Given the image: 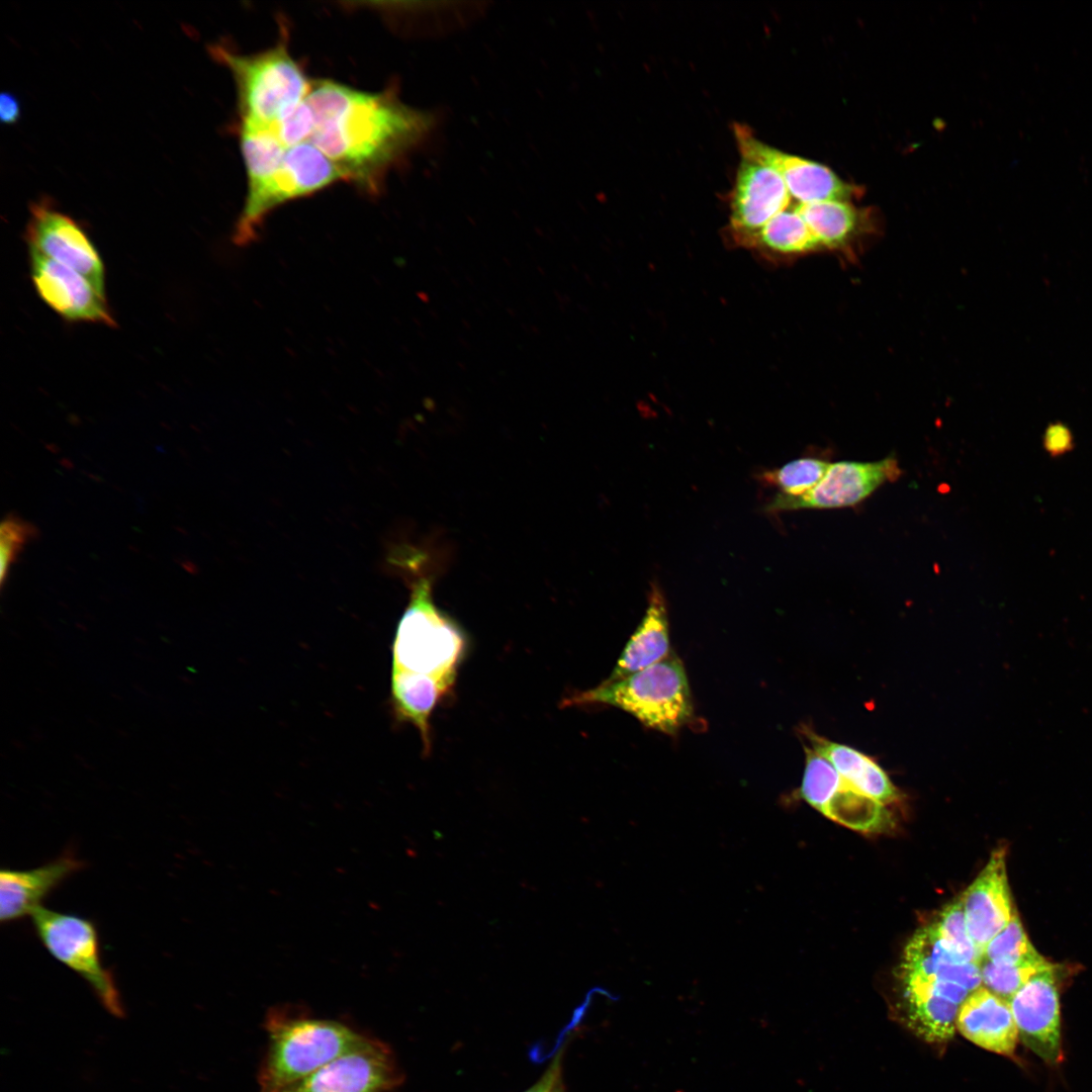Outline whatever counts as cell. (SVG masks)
I'll return each instance as SVG.
<instances>
[{
    "mask_svg": "<svg viewBox=\"0 0 1092 1092\" xmlns=\"http://www.w3.org/2000/svg\"><path fill=\"white\" fill-rule=\"evenodd\" d=\"M314 117L309 143L349 181L377 189L383 173L430 131V114L391 91L368 92L333 80H316L306 96Z\"/></svg>",
    "mask_w": 1092,
    "mask_h": 1092,
    "instance_id": "6da1fadb",
    "label": "cell"
},
{
    "mask_svg": "<svg viewBox=\"0 0 1092 1092\" xmlns=\"http://www.w3.org/2000/svg\"><path fill=\"white\" fill-rule=\"evenodd\" d=\"M264 1027L267 1048L258 1073L261 1092L304 1078L366 1037L341 1021L284 1007L270 1010Z\"/></svg>",
    "mask_w": 1092,
    "mask_h": 1092,
    "instance_id": "7a4b0ae2",
    "label": "cell"
},
{
    "mask_svg": "<svg viewBox=\"0 0 1092 1092\" xmlns=\"http://www.w3.org/2000/svg\"><path fill=\"white\" fill-rule=\"evenodd\" d=\"M564 704L613 706L631 714L644 726L669 735H676L694 718L686 669L680 659L670 654L625 678L603 681Z\"/></svg>",
    "mask_w": 1092,
    "mask_h": 1092,
    "instance_id": "3957f363",
    "label": "cell"
},
{
    "mask_svg": "<svg viewBox=\"0 0 1092 1092\" xmlns=\"http://www.w3.org/2000/svg\"><path fill=\"white\" fill-rule=\"evenodd\" d=\"M210 53L234 76L241 124L269 127L305 100L310 91L312 82L283 41L252 55H240L219 44L212 46Z\"/></svg>",
    "mask_w": 1092,
    "mask_h": 1092,
    "instance_id": "277c9868",
    "label": "cell"
},
{
    "mask_svg": "<svg viewBox=\"0 0 1092 1092\" xmlns=\"http://www.w3.org/2000/svg\"><path fill=\"white\" fill-rule=\"evenodd\" d=\"M431 583L421 575L412 581L410 603L392 643V668L432 675L453 686L466 638L434 604Z\"/></svg>",
    "mask_w": 1092,
    "mask_h": 1092,
    "instance_id": "5b68a950",
    "label": "cell"
},
{
    "mask_svg": "<svg viewBox=\"0 0 1092 1092\" xmlns=\"http://www.w3.org/2000/svg\"><path fill=\"white\" fill-rule=\"evenodd\" d=\"M347 175L309 142L288 148L278 169L260 186L247 191L233 242L246 246L259 234L266 216L288 201L313 194Z\"/></svg>",
    "mask_w": 1092,
    "mask_h": 1092,
    "instance_id": "8992f818",
    "label": "cell"
},
{
    "mask_svg": "<svg viewBox=\"0 0 1092 1092\" xmlns=\"http://www.w3.org/2000/svg\"><path fill=\"white\" fill-rule=\"evenodd\" d=\"M30 917L34 932L48 952L81 977L106 1011L123 1016L124 1007L114 976L101 959L96 924L86 917L42 906Z\"/></svg>",
    "mask_w": 1092,
    "mask_h": 1092,
    "instance_id": "52a82bcc",
    "label": "cell"
},
{
    "mask_svg": "<svg viewBox=\"0 0 1092 1092\" xmlns=\"http://www.w3.org/2000/svg\"><path fill=\"white\" fill-rule=\"evenodd\" d=\"M403 1081V1071L390 1046L366 1035L311 1074L272 1092H391Z\"/></svg>",
    "mask_w": 1092,
    "mask_h": 1092,
    "instance_id": "ba28073f",
    "label": "cell"
},
{
    "mask_svg": "<svg viewBox=\"0 0 1092 1092\" xmlns=\"http://www.w3.org/2000/svg\"><path fill=\"white\" fill-rule=\"evenodd\" d=\"M25 241L28 251L78 271L105 291V268L96 247L82 226L50 199L31 203Z\"/></svg>",
    "mask_w": 1092,
    "mask_h": 1092,
    "instance_id": "9c48e42d",
    "label": "cell"
},
{
    "mask_svg": "<svg viewBox=\"0 0 1092 1092\" xmlns=\"http://www.w3.org/2000/svg\"><path fill=\"white\" fill-rule=\"evenodd\" d=\"M901 473L898 460L888 456L875 462L838 461L830 463L822 479L802 495L779 493L766 506L768 512L803 509H837L859 504L882 484Z\"/></svg>",
    "mask_w": 1092,
    "mask_h": 1092,
    "instance_id": "30bf717a",
    "label": "cell"
},
{
    "mask_svg": "<svg viewBox=\"0 0 1092 1092\" xmlns=\"http://www.w3.org/2000/svg\"><path fill=\"white\" fill-rule=\"evenodd\" d=\"M1057 972H1037L1009 1000L1019 1039L1049 1065L1063 1059Z\"/></svg>",
    "mask_w": 1092,
    "mask_h": 1092,
    "instance_id": "8fae6325",
    "label": "cell"
},
{
    "mask_svg": "<svg viewBox=\"0 0 1092 1092\" xmlns=\"http://www.w3.org/2000/svg\"><path fill=\"white\" fill-rule=\"evenodd\" d=\"M28 253L33 287L49 307L68 322L116 326L105 291L93 281L34 251Z\"/></svg>",
    "mask_w": 1092,
    "mask_h": 1092,
    "instance_id": "7c38bea8",
    "label": "cell"
},
{
    "mask_svg": "<svg viewBox=\"0 0 1092 1092\" xmlns=\"http://www.w3.org/2000/svg\"><path fill=\"white\" fill-rule=\"evenodd\" d=\"M734 132L741 157L778 171L798 203L844 201L850 195L851 187L829 168L765 145L745 125L735 124Z\"/></svg>",
    "mask_w": 1092,
    "mask_h": 1092,
    "instance_id": "4fadbf2b",
    "label": "cell"
},
{
    "mask_svg": "<svg viewBox=\"0 0 1092 1092\" xmlns=\"http://www.w3.org/2000/svg\"><path fill=\"white\" fill-rule=\"evenodd\" d=\"M793 199L778 171L742 158L731 198L735 235L750 243L771 218L791 206Z\"/></svg>",
    "mask_w": 1092,
    "mask_h": 1092,
    "instance_id": "5bb4252c",
    "label": "cell"
},
{
    "mask_svg": "<svg viewBox=\"0 0 1092 1092\" xmlns=\"http://www.w3.org/2000/svg\"><path fill=\"white\" fill-rule=\"evenodd\" d=\"M969 934L981 957L990 940L1010 921L1015 908L1006 872V849L994 850L963 895Z\"/></svg>",
    "mask_w": 1092,
    "mask_h": 1092,
    "instance_id": "9a60e30c",
    "label": "cell"
},
{
    "mask_svg": "<svg viewBox=\"0 0 1092 1092\" xmlns=\"http://www.w3.org/2000/svg\"><path fill=\"white\" fill-rule=\"evenodd\" d=\"M85 867L72 850L32 869L0 871V921L10 923L41 907L42 901Z\"/></svg>",
    "mask_w": 1092,
    "mask_h": 1092,
    "instance_id": "2e32d148",
    "label": "cell"
},
{
    "mask_svg": "<svg viewBox=\"0 0 1092 1092\" xmlns=\"http://www.w3.org/2000/svg\"><path fill=\"white\" fill-rule=\"evenodd\" d=\"M956 1027L973 1043L1003 1056H1011L1019 1039L1009 1001L985 986L962 1003Z\"/></svg>",
    "mask_w": 1092,
    "mask_h": 1092,
    "instance_id": "e0dca14e",
    "label": "cell"
},
{
    "mask_svg": "<svg viewBox=\"0 0 1092 1092\" xmlns=\"http://www.w3.org/2000/svg\"><path fill=\"white\" fill-rule=\"evenodd\" d=\"M667 615L662 592L656 584H652L645 615L626 644L617 665L605 681L625 678L663 660L670 654Z\"/></svg>",
    "mask_w": 1092,
    "mask_h": 1092,
    "instance_id": "ac0fdd59",
    "label": "cell"
},
{
    "mask_svg": "<svg viewBox=\"0 0 1092 1092\" xmlns=\"http://www.w3.org/2000/svg\"><path fill=\"white\" fill-rule=\"evenodd\" d=\"M810 747L825 757L857 792L886 805L899 799L887 772L870 756L845 744L807 732Z\"/></svg>",
    "mask_w": 1092,
    "mask_h": 1092,
    "instance_id": "d6986e66",
    "label": "cell"
},
{
    "mask_svg": "<svg viewBox=\"0 0 1092 1092\" xmlns=\"http://www.w3.org/2000/svg\"><path fill=\"white\" fill-rule=\"evenodd\" d=\"M453 686L432 675L391 670V703L397 720L412 723L420 732L423 751L431 750V715Z\"/></svg>",
    "mask_w": 1092,
    "mask_h": 1092,
    "instance_id": "ffe728a7",
    "label": "cell"
},
{
    "mask_svg": "<svg viewBox=\"0 0 1092 1092\" xmlns=\"http://www.w3.org/2000/svg\"><path fill=\"white\" fill-rule=\"evenodd\" d=\"M816 810L841 825L861 832H882L892 825L891 814L884 804L857 792L842 777Z\"/></svg>",
    "mask_w": 1092,
    "mask_h": 1092,
    "instance_id": "44dd1931",
    "label": "cell"
},
{
    "mask_svg": "<svg viewBox=\"0 0 1092 1092\" xmlns=\"http://www.w3.org/2000/svg\"><path fill=\"white\" fill-rule=\"evenodd\" d=\"M796 209L806 221L819 247H841L848 243L856 232V211L845 201L797 203Z\"/></svg>",
    "mask_w": 1092,
    "mask_h": 1092,
    "instance_id": "7402d4cb",
    "label": "cell"
},
{
    "mask_svg": "<svg viewBox=\"0 0 1092 1092\" xmlns=\"http://www.w3.org/2000/svg\"><path fill=\"white\" fill-rule=\"evenodd\" d=\"M240 139L249 191L264 183L278 169L288 148L269 127L241 124Z\"/></svg>",
    "mask_w": 1092,
    "mask_h": 1092,
    "instance_id": "603a6c76",
    "label": "cell"
},
{
    "mask_svg": "<svg viewBox=\"0 0 1092 1092\" xmlns=\"http://www.w3.org/2000/svg\"><path fill=\"white\" fill-rule=\"evenodd\" d=\"M796 204L771 218L750 244H758L783 254H801L819 248L806 221L797 211Z\"/></svg>",
    "mask_w": 1092,
    "mask_h": 1092,
    "instance_id": "cb8c5ba5",
    "label": "cell"
},
{
    "mask_svg": "<svg viewBox=\"0 0 1092 1092\" xmlns=\"http://www.w3.org/2000/svg\"><path fill=\"white\" fill-rule=\"evenodd\" d=\"M957 963L943 948L933 924L918 930L908 942L902 964L903 984L929 981L938 970Z\"/></svg>",
    "mask_w": 1092,
    "mask_h": 1092,
    "instance_id": "d4e9b609",
    "label": "cell"
},
{
    "mask_svg": "<svg viewBox=\"0 0 1092 1092\" xmlns=\"http://www.w3.org/2000/svg\"><path fill=\"white\" fill-rule=\"evenodd\" d=\"M1040 953L1014 963L980 962L983 986L1009 1001L1037 972L1051 967Z\"/></svg>",
    "mask_w": 1092,
    "mask_h": 1092,
    "instance_id": "484cf974",
    "label": "cell"
},
{
    "mask_svg": "<svg viewBox=\"0 0 1092 1092\" xmlns=\"http://www.w3.org/2000/svg\"><path fill=\"white\" fill-rule=\"evenodd\" d=\"M932 924L943 948L957 963L980 964L982 959L969 934L962 898L944 907Z\"/></svg>",
    "mask_w": 1092,
    "mask_h": 1092,
    "instance_id": "4316f807",
    "label": "cell"
},
{
    "mask_svg": "<svg viewBox=\"0 0 1092 1092\" xmlns=\"http://www.w3.org/2000/svg\"><path fill=\"white\" fill-rule=\"evenodd\" d=\"M829 465L819 458L804 457L764 471L759 477L765 484L778 487L780 493L798 496L812 489L822 479Z\"/></svg>",
    "mask_w": 1092,
    "mask_h": 1092,
    "instance_id": "83f0119b",
    "label": "cell"
},
{
    "mask_svg": "<svg viewBox=\"0 0 1092 1092\" xmlns=\"http://www.w3.org/2000/svg\"><path fill=\"white\" fill-rule=\"evenodd\" d=\"M1038 953L1015 911L1008 924L986 945L982 960L1014 963Z\"/></svg>",
    "mask_w": 1092,
    "mask_h": 1092,
    "instance_id": "f1b7e54d",
    "label": "cell"
},
{
    "mask_svg": "<svg viewBox=\"0 0 1092 1092\" xmlns=\"http://www.w3.org/2000/svg\"><path fill=\"white\" fill-rule=\"evenodd\" d=\"M36 535V528L19 517L9 516L2 521L0 527V581L2 585L24 546Z\"/></svg>",
    "mask_w": 1092,
    "mask_h": 1092,
    "instance_id": "f546056e",
    "label": "cell"
},
{
    "mask_svg": "<svg viewBox=\"0 0 1092 1092\" xmlns=\"http://www.w3.org/2000/svg\"><path fill=\"white\" fill-rule=\"evenodd\" d=\"M269 128L286 148L309 142L314 129V117L306 98L284 113Z\"/></svg>",
    "mask_w": 1092,
    "mask_h": 1092,
    "instance_id": "4dcf8cb0",
    "label": "cell"
},
{
    "mask_svg": "<svg viewBox=\"0 0 1092 1092\" xmlns=\"http://www.w3.org/2000/svg\"><path fill=\"white\" fill-rule=\"evenodd\" d=\"M567 1041L559 1043L550 1065L541 1077L523 1092H551L556 1082L563 1076V1058Z\"/></svg>",
    "mask_w": 1092,
    "mask_h": 1092,
    "instance_id": "1f68e13d",
    "label": "cell"
},
{
    "mask_svg": "<svg viewBox=\"0 0 1092 1092\" xmlns=\"http://www.w3.org/2000/svg\"><path fill=\"white\" fill-rule=\"evenodd\" d=\"M21 115L20 103L15 95L3 92L0 95V119L3 123L14 124Z\"/></svg>",
    "mask_w": 1092,
    "mask_h": 1092,
    "instance_id": "d6a6232c",
    "label": "cell"
},
{
    "mask_svg": "<svg viewBox=\"0 0 1092 1092\" xmlns=\"http://www.w3.org/2000/svg\"><path fill=\"white\" fill-rule=\"evenodd\" d=\"M551 1092H566L563 1076L556 1082Z\"/></svg>",
    "mask_w": 1092,
    "mask_h": 1092,
    "instance_id": "836d02e7",
    "label": "cell"
}]
</instances>
